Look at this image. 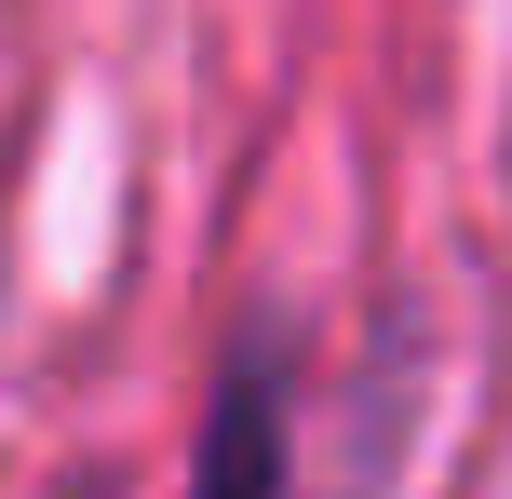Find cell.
I'll list each match as a JSON object with an SVG mask.
<instances>
[{"instance_id": "6da1fadb", "label": "cell", "mask_w": 512, "mask_h": 499, "mask_svg": "<svg viewBox=\"0 0 512 499\" xmlns=\"http://www.w3.org/2000/svg\"><path fill=\"white\" fill-rule=\"evenodd\" d=\"M189 499H297V405H283V351L243 338L203 392V446H189Z\"/></svg>"}, {"instance_id": "7a4b0ae2", "label": "cell", "mask_w": 512, "mask_h": 499, "mask_svg": "<svg viewBox=\"0 0 512 499\" xmlns=\"http://www.w3.org/2000/svg\"><path fill=\"white\" fill-rule=\"evenodd\" d=\"M68 499H108V486H68Z\"/></svg>"}]
</instances>
